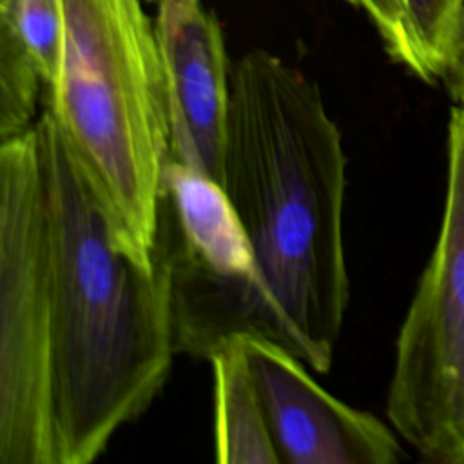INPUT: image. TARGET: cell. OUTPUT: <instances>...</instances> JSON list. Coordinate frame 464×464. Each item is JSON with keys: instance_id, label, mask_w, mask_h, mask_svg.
<instances>
[{"instance_id": "9c48e42d", "label": "cell", "mask_w": 464, "mask_h": 464, "mask_svg": "<svg viewBox=\"0 0 464 464\" xmlns=\"http://www.w3.org/2000/svg\"><path fill=\"white\" fill-rule=\"evenodd\" d=\"M459 0H353L375 25L390 58L426 83L442 80Z\"/></svg>"}, {"instance_id": "3957f363", "label": "cell", "mask_w": 464, "mask_h": 464, "mask_svg": "<svg viewBox=\"0 0 464 464\" xmlns=\"http://www.w3.org/2000/svg\"><path fill=\"white\" fill-rule=\"evenodd\" d=\"M45 111L136 250L156 259L169 125L154 20L140 0H60Z\"/></svg>"}, {"instance_id": "5b68a950", "label": "cell", "mask_w": 464, "mask_h": 464, "mask_svg": "<svg viewBox=\"0 0 464 464\" xmlns=\"http://www.w3.org/2000/svg\"><path fill=\"white\" fill-rule=\"evenodd\" d=\"M446 199L431 257L399 328L386 415L424 460L464 464V107L446 140Z\"/></svg>"}, {"instance_id": "8992f818", "label": "cell", "mask_w": 464, "mask_h": 464, "mask_svg": "<svg viewBox=\"0 0 464 464\" xmlns=\"http://www.w3.org/2000/svg\"><path fill=\"white\" fill-rule=\"evenodd\" d=\"M279 464H393L397 431L328 393L290 350L259 334L237 335Z\"/></svg>"}, {"instance_id": "277c9868", "label": "cell", "mask_w": 464, "mask_h": 464, "mask_svg": "<svg viewBox=\"0 0 464 464\" xmlns=\"http://www.w3.org/2000/svg\"><path fill=\"white\" fill-rule=\"evenodd\" d=\"M0 464H54L47 218L36 127L0 141Z\"/></svg>"}, {"instance_id": "8fae6325", "label": "cell", "mask_w": 464, "mask_h": 464, "mask_svg": "<svg viewBox=\"0 0 464 464\" xmlns=\"http://www.w3.org/2000/svg\"><path fill=\"white\" fill-rule=\"evenodd\" d=\"M0 20L16 29L47 85L53 80L60 51V0H0Z\"/></svg>"}, {"instance_id": "52a82bcc", "label": "cell", "mask_w": 464, "mask_h": 464, "mask_svg": "<svg viewBox=\"0 0 464 464\" xmlns=\"http://www.w3.org/2000/svg\"><path fill=\"white\" fill-rule=\"evenodd\" d=\"M169 160L223 185L230 72L218 18L203 0H156Z\"/></svg>"}, {"instance_id": "7a4b0ae2", "label": "cell", "mask_w": 464, "mask_h": 464, "mask_svg": "<svg viewBox=\"0 0 464 464\" xmlns=\"http://www.w3.org/2000/svg\"><path fill=\"white\" fill-rule=\"evenodd\" d=\"M47 218L54 464H87L163 388L176 348L172 277L147 261L44 109L36 123Z\"/></svg>"}, {"instance_id": "7c38bea8", "label": "cell", "mask_w": 464, "mask_h": 464, "mask_svg": "<svg viewBox=\"0 0 464 464\" xmlns=\"http://www.w3.org/2000/svg\"><path fill=\"white\" fill-rule=\"evenodd\" d=\"M442 82L455 102L453 105L464 107V0H459L453 14Z\"/></svg>"}, {"instance_id": "ba28073f", "label": "cell", "mask_w": 464, "mask_h": 464, "mask_svg": "<svg viewBox=\"0 0 464 464\" xmlns=\"http://www.w3.org/2000/svg\"><path fill=\"white\" fill-rule=\"evenodd\" d=\"M214 373V451L221 464H279L237 335L208 355Z\"/></svg>"}, {"instance_id": "6da1fadb", "label": "cell", "mask_w": 464, "mask_h": 464, "mask_svg": "<svg viewBox=\"0 0 464 464\" xmlns=\"http://www.w3.org/2000/svg\"><path fill=\"white\" fill-rule=\"evenodd\" d=\"M223 188L257 266L246 334L328 372L350 299L346 154L317 83L265 49L232 65Z\"/></svg>"}, {"instance_id": "4fadbf2b", "label": "cell", "mask_w": 464, "mask_h": 464, "mask_svg": "<svg viewBox=\"0 0 464 464\" xmlns=\"http://www.w3.org/2000/svg\"><path fill=\"white\" fill-rule=\"evenodd\" d=\"M346 2H350V4H353V0H346Z\"/></svg>"}, {"instance_id": "30bf717a", "label": "cell", "mask_w": 464, "mask_h": 464, "mask_svg": "<svg viewBox=\"0 0 464 464\" xmlns=\"http://www.w3.org/2000/svg\"><path fill=\"white\" fill-rule=\"evenodd\" d=\"M42 74L16 29L0 20V141L31 130Z\"/></svg>"}]
</instances>
